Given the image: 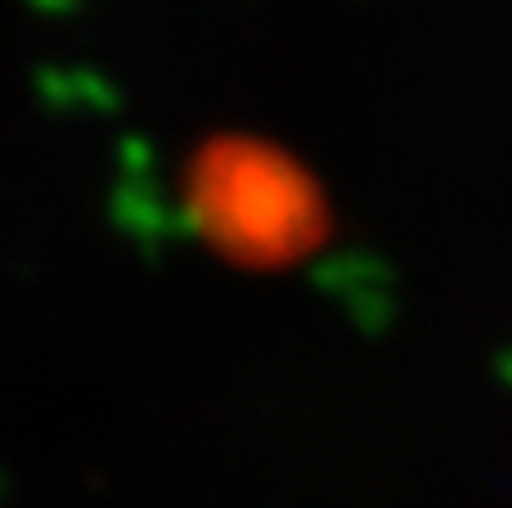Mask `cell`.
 Here are the masks:
<instances>
[{"mask_svg":"<svg viewBox=\"0 0 512 508\" xmlns=\"http://www.w3.org/2000/svg\"><path fill=\"white\" fill-rule=\"evenodd\" d=\"M189 203L207 239L239 261H292L324 234L315 185L261 144H212L198 153Z\"/></svg>","mask_w":512,"mask_h":508,"instance_id":"6da1fadb","label":"cell"}]
</instances>
